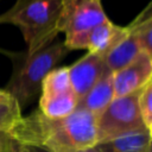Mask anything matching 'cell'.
Returning <instances> with one entry per match:
<instances>
[{
	"label": "cell",
	"instance_id": "cell-1",
	"mask_svg": "<svg viewBox=\"0 0 152 152\" xmlns=\"http://www.w3.org/2000/svg\"><path fill=\"white\" fill-rule=\"evenodd\" d=\"M8 133L20 144L46 152H81L97 145V115L76 108L69 116L50 119L36 109Z\"/></svg>",
	"mask_w": 152,
	"mask_h": 152
},
{
	"label": "cell",
	"instance_id": "cell-2",
	"mask_svg": "<svg viewBox=\"0 0 152 152\" xmlns=\"http://www.w3.org/2000/svg\"><path fill=\"white\" fill-rule=\"evenodd\" d=\"M12 62V74L5 90L17 101L23 110L40 95L42 82L57 64L70 52L63 42H52L50 45L28 53L25 51H2Z\"/></svg>",
	"mask_w": 152,
	"mask_h": 152
},
{
	"label": "cell",
	"instance_id": "cell-3",
	"mask_svg": "<svg viewBox=\"0 0 152 152\" xmlns=\"http://www.w3.org/2000/svg\"><path fill=\"white\" fill-rule=\"evenodd\" d=\"M64 0H17L0 14V24L17 26L33 53L50 45L59 32V21Z\"/></svg>",
	"mask_w": 152,
	"mask_h": 152
},
{
	"label": "cell",
	"instance_id": "cell-4",
	"mask_svg": "<svg viewBox=\"0 0 152 152\" xmlns=\"http://www.w3.org/2000/svg\"><path fill=\"white\" fill-rule=\"evenodd\" d=\"M139 91L114 97L107 108L97 115V144H103L126 133L146 128L140 109Z\"/></svg>",
	"mask_w": 152,
	"mask_h": 152
},
{
	"label": "cell",
	"instance_id": "cell-5",
	"mask_svg": "<svg viewBox=\"0 0 152 152\" xmlns=\"http://www.w3.org/2000/svg\"><path fill=\"white\" fill-rule=\"evenodd\" d=\"M126 27V38L106 57L104 63L109 71L115 72L131 63L140 52L142 37L152 28V0Z\"/></svg>",
	"mask_w": 152,
	"mask_h": 152
},
{
	"label": "cell",
	"instance_id": "cell-6",
	"mask_svg": "<svg viewBox=\"0 0 152 152\" xmlns=\"http://www.w3.org/2000/svg\"><path fill=\"white\" fill-rule=\"evenodd\" d=\"M108 20L100 0H64L59 32L68 37L89 31Z\"/></svg>",
	"mask_w": 152,
	"mask_h": 152
},
{
	"label": "cell",
	"instance_id": "cell-7",
	"mask_svg": "<svg viewBox=\"0 0 152 152\" xmlns=\"http://www.w3.org/2000/svg\"><path fill=\"white\" fill-rule=\"evenodd\" d=\"M126 27L118 26L108 20L89 31L68 36L63 43L70 51L87 49L88 52L97 53L104 58L126 38Z\"/></svg>",
	"mask_w": 152,
	"mask_h": 152
},
{
	"label": "cell",
	"instance_id": "cell-8",
	"mask_svg": "<svg viewBox=\"0 0 152 152\" xmlns=\"http://www.w3.org/2000/svg\"><path fill=\"white\" fill-rule=\"evenodd\" d=\"M152 80V59L141 51L131 63L113 72L114 97H121L141 90Z\"/></svg>",
	"mask_w": 152,
	"mask_h": 152
},
{
	"label": "cell",
	"instance_id": "cell-9",
	"mask_svg": "<svg viewBox=\"0 0 152 152\" xmlns=\"http://www.w3.org/2000/svg\"><path fill=\"white\" fill-rule=\"evenodd\" d=\"M68 71L72 91L80 100L108 71V68L102 56L88 52L72 65L68 66Z\"/></svg>",
	"mask_w": 152,
	"mask_h": 152
},
{
	"label": "cell",
	"instance_id": "cell-10",
	"mask_svg": "<svg viewBox=\"0 0 152 152\" xmlns=\"http://www.w3.org/2000/svg\"><path fill=\"white\" fill-rule=\"evenodd\" d=\"M114 100V86H113V72L107 71L95 86L78 100L77 108L86 109L95 115L101 114L107 106Z\"/></svg>",
	"mask_w": 152,
	"mask_h": 152
},
{
	"label": "cell",
	"instance_id": "cell-11",
	"mask_svg": "<svg viewBox=\"0 0 152 152\" xmlns=\"http://www.w3.org/2000/svg\"><path fill=\"white\" fill-rule=\"evenodd\" d=\"M78 104V99L74 91L57 95L40 96L38 109L50 119H62L72 114Z\"/></svg>",
	"mask_w": 152,
	"mask_h": 152
},
{
	"label": "cell",
	"instance_id": "cell-12",
	"mask_svg": "<svg viewBox=\"0 0 152 152\" xmlns=\"http://www.w3.org/2000/svg\"><path fill=\"white\" fill-rule=\"evenodd\" d=\"M151 142V137L147 127L126 133L103 145L110 152H147Z\"/></svg>",
	"mask_w": 152,
	"mask_h": 152
},
{
	"label": "cell",
	"instance_id": "cell-13",
	"mask_svg": "<svg viewBox=\"0 0 152 152\" xmlns=\"http://www.w3.org/2000/svg\"><path fill=\"white\" fill-rule=\"evenodd\" d=\"M72 91L68 66L55 68L51 70L42 82L40 96H50Z\"/></svg>",
	"mask_w": 152,
	"mask_h": 152
},
{
	"label": "cell",
	"instance_id": "cell-14",
	"mask_svg": "<svg viewBox=\"0 0 152 152\" xmlns=\"http://www.w3.org/2000/svg\"><path fill=\"white\" fill-rule=\"evenodd\" d=\"M21 116V109L15 100L0 104V131L8 132Z\"/></svg>",
	"mask_w": 152,
	"mask_h": 152
},
{
	"label": "cell",
	"instance_id": "cell-15",
	"mask_svg": "<svg viewBox=\"0 0 152 152\" xmlns=\"http://www.w3.org/2000/svg\"><path fill=\"white\" fill-rule=\"evenodd\" d=\"M139 109L145 126L152 122V80L139 93Z\"/></svg>",
	"mask_w": 152,
	"mask_h": 152
},
{
	"label": "cell",
	"instance_id": "cell-16",
	"mask_svg": "<svg viewBox=\"0 0 152 152\" xmlns=\"http://www.w3.org/2000/svg\"><path fill=\"white\" fill-rule=\"evenodd\" d=\"M13 138L7 131H0V152H11Z\"/></svg>",
	"mask_w": 152,
	"mask_h": 152
},
{
	"label": "cell",
	"instance_id": "cell-17",
	"mask_svg": "<svg viewBox=\"0 0 152 152\" xmlns=\"http://www.w3.org/2000/svg\"><path fill=\"white\" fill-rule=\"evenodd\" d=\"M140 48H141V51L146 52L152 59V28L142 37L140 42Z\"/></svg>",
	"mask_w": 152,
	"mask_h": 152
},
{
	"label": "cell",
	"instance_id": "cell-18",
	"mask_svg": "<svg viewBox=\"0 0 152 152\" xmlns=\"http://www.w3.org/2000/svg\"><path fill=\"white\" fill-rule=\"evenodd\" d=\"M11 152H32L31 148L24 144H20L19 141L14 140L13 139V142H12V150Z\"/></svg>",
	"mask_w": 152,
	"mask_h": 152
},
{
	"label": "cell",
	"instance_id": "cell-19",
	"mask_svg": "<svg viewBox=\"0 0 152 152\" xmlns=\"http://www.w3.org/2000/svg\"><path fill=\"white\" fill-rule=\"evenodd\" d=\"M14 99L5 90V89H0V104H4V103H8L11 101H13Z\"/></svg>",
	"mask_w": 152,
	"mask_h": 152
},
{
	"label": "cell",
	"instance_id": "cell-20",
	"mask_svg": "<svg viewBox=\"0 0 152 152\" xmlns=\"http://www.w3.org/2000/svg\"><path fill=\"white\" fill-rule=\"evenodd\" d=\"M81 152H110L103 144H97L88 150H84V151H81Z\"/></svg>",
	"mask_w": 152,
	"mask_h": 152
},
{
	"label": "cell",
	"instance_id": "cell-21",
	"mask_svg": "<svg viewBox=\"0 0 152 152\" xmlns=\"http://www.w3.org/2000/svg\"><path fill=\"white\" fill-rule=\"evenodd\" d=\"M30 147V146H28ZM31 148V151L32 152H46V151H44V150H40V148H37V147H30Z\"/></svg>",
	"mask_w": 152,
	"mask_h": 152
},
{
	"label": "cell",
	"instance_id": "cell-22",
	"mask_svg": "<svg viewBox=\"0 0 152 152\" xmlns=\"http://www.w3.org/2000/svg\"><path fill=\"white\" fill-rule=\"evenodd\" d=\"M147 129H148V133H150V137H151V139H152V122L147 126Z\"/></svg>",
	"mask_w": 152,
	"mask_h": 152
},
{
	"label": "cell",
	"instance_id": "cell-23",
	"mask_svg": "<svg viewBox=\"0 0 152 152\" xmlns=\"http://www.w3.org/2000/svg\"><path fill=\"white\" fill-rule=\"evenodd\" d=\"M147 152H152V139H151V142H150V147H148V151Z\"/></svg>",
	"mask_w": 152,
	"mask_h": 152
},
{
	"label": "cell",
	"instance_id": "cell-24",
	"mask_svg": "<svg viewBox=\"0 0 152 152\" xmlns=\"http://www.w3.org/2000/svg\"><path fill=\"white\" fill-rule=\"evenodd\" d=\"M100 1H101V0H100Z\"/></svg>",
	"mask_w": 152,
	"mask_h": 152
}]
</instances>
